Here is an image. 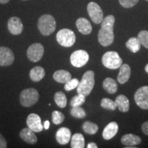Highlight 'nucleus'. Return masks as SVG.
Segmentation results:
<instances>
[{"label":"nucleus","mask_w":148,"mask_h":148,"mask_svg":"<svg viewBox=\"0 0 148 148\" xmlns=\"http://www.w3.org/2000/svg\"><path fill=\"white\" fill-rule=\"evenodd\" d=\"M115 18L113 15H108L101 22L98 33V41L103 47L110 45L114 41L113 27Z\"/></svg>","instance_id":"obj_1"},{"label":"nucleus","mask_w":148,"mask_h":148,"mask_svg":"<svg viewBox=\"0 0 148 148\" xmlns=\"http://www.w3.org/2000/svg\"><path fill=\"white\" fill-rule=\"evenodd\" d=\"M95 73L92 71H87L84 73L77 87V94L88 96L91 92L95 84Z\"/></svg>","instance_id":"obj_2"},{"label":"nucleus","mask_w":148,"mask_h":148,"mask_svg":"<svg viewBox=\"0 0 148 148\" xmlns=\"http://www.w3.org/2000/svg\"><path fill=\"white\" fill-rule=\"evenodd\" d=\"M56 27L55 18L51 14H43L38 21V28L43 36H49L54 32Z\"/></svg>","instance_id":"obj_3"},{"label":"nucleus","mask_w":148,"mask_h":148,"mask_svg":"<svg viewBox=\"0 0 148 148\" xmlns=\"http://www.w3.org/2000/svg\"><path fill=\"white\" fill-rule=\"evenodd\" d=\"M101 61L103 65L110 69H119L123 62L119 53L116 51H107L103 55Z\"/></svg>","instance_id":"obj_4"},{"label":"nucleus","mask_w":148,"mask_h":148,"mask_svg":"<svg viewBox=\"0 0 148 148\" xmlns=\"http://www.w3.org/2000/svg\"><path fill=\"white\" fill-rule=\"evenodd\" d=\"M39 99L38 92L35 88H26L20 94V103L24 107H31Z\"/></svg>","instance_id":"obj_5"},{"label":"nucleus","mask_w":148,"mask_h":148,"mask_svg":"<svg viewBox=\"0 0 148 148\" xmlns=\"http://www.w3.org/2000/svg\"><path fill=\"white\" fill-rule=\"evenodd\" d=\"M56 40L62 47H71L75 42V34L71 29L67 28L62 29L57 33Z\"/></svg>","instance_id":"obj_6"},{"label":"nucleus","mask_w":148,"mask_h":148,"mask_svg":"<svg viewBox=\"0 0 148 148\" xmlns=\"http://www.w3.org/2000/svg\"><path fill=\"white\" fill-rule=\"evenodd\" d=\"M89 60V55L86 51L79 49L71 53L70 61L72 65L75 67L79 68L84 66Z\"/></svg>","instance_id":"obj_7"},{"label":"nucleus","mask_w":148,"mask_h":148,"mask_svg":"<svg viewBox=\"0 0 148 148\" xmlns=\"http://www.w3.org/2000/svg\"><path fill=\"white\" fill-rule=\"evenodd\" d=\"M134 101L140 108L148 109V86L138 88L134 94Z\"/></svg>","instance_id":"obj_8"},{"label":"nucleus","mask_w":148,"mask_h":148,"mask_svg":"<svg viewBox=\"0 0 148 148\" xmlns=\"http://www.w3.org/2000/svg\"><path fill=\"white\" fill-rule=\"evenodd\" d=\"M87 11L90 18L96 24L101 23L103 19V13L101 7L97 3L90 2L87 5Z\"/></svg>","instance_id":"obj_9"},{"label":"nucleus","mask_w":148,"mask_h":148,"mask_svg":"<svg viewBox=\"0 0 148 148\" xmlns=\"http://www.w3.org/2000/svg\"><path fill=\"white\" fill-rule=\"evenodd\" d=\"M44 53V47L40 43L36 42L29 46L27 51V56L29 60L36 62L42 58Z\"/></svg>","instance_id":"obj_10"},{"label":"nucleus","mask_w":148,"mask_h":148,"mask_svg":"<svg viewBox=\"0 0 148 148\" xmlns=\"http://www.w3.org/2000/svg\"><path fill=\"white\" fill-rule=\"evenodd\" d=\"M14 56L10 48L0 47V66H9L13 63Z\"/></svg>","instance_id":"obj_11"},{"label":"nucleus","mask_w":148,"mask_h":148,"mask_svg":"<svg viewBox=\"0 0 148 148\" xmlns=\"http://www.w3.org/2000/svg\"><path fill=\"white\" fill-rule=\"evenodd\" d=\"M27 127L32 130L34 132H40L43 129V125H42L41 119L37 114L31 113L27 116L26 120Z\"/></svg>","instance_id":"obj_12"},{"label":"nucleus","mask_w":148,"mask_h":148,"mask_svg":"<svg viewBox=\"0 0 148 148\" xmlns=\"http://www.w3.org/2000/svg\"><path fill=\"white\" fill-rule=\"evenodd\" d=\"M8 29L12 34H21L23 29V25L21 19L16 16H12L9 18L8 21Z\"/></svg>","instance_id":"obj_13"},{"label":"nucleus","mask_w":148,"mask_h":148,"mask_svg":"<svg viewBox=\"0 0 148 148\" xmlns=\"http://www.w3.org/2000/svg\"><path fill=\"white\" fill-rule=\"evenodd\" d=\"M71 133L69 128L65 127H60L56 134V138L57 142L60 145H66L71 140Z\"/></svg>","instance_id":"obj_14"},{"label":"nucleus","mask_w":148,"mask_h":148,"mask_svg":"<svg viewBox=\"0 0 148 148\" xmlns=\"http://www.w3.org/2000/svg\"><path fill=\"white\" fill-rule=\"evenodd\" d=\"M121 143L123 145H125L127 148H133L135 147L134 145H137L141 142V138L138 136L132 134H127L123 135L121 137Z\"/></svg>","instance_id":"obj_15"},{"label":"nucleus","mask_w":148,"mask_h":148,"mask_svg":"<svg viewBox=\"0 0 148 148\" xmlns=\"http://www.w3.org/2000/svg\"><path fill=\"white\" fill-rule=\"evenodd\" d=\"M119 130V125L116 122L112 121L109 123L103 130L102 136L105 140H110L116 134Z\"/></svg>","instance_id":"obj_16"},{"label":"nucleus","mask_w":148,"mask_h":148,"mask_svg":"<svg viewBox=\"0 0 148 148\" xmlns=\"http://www.w3.org/2000/svg\"><path fill=\"white\" fill-rule=\"evenodd\" d=\"M76 27L79 32L84 35H88L92 32V25L85 18H79L76 21Z\"/></svg>","instance_id":"obj_17"},{"label":"nucleus","mask_w":148,"mask_h":148,"mask_svg":"<svg viewBox=\"0 0 148 148\" xmlns=\"http://www.w3.org/2000/svg\"><path fill=\"white\" fill-rule=\"evenodd\" d=\"M131 69L130 66L127 64H121L119 67V73L117 76V81L121 84H125L128 81L130 77Z\"/></svg>","instance_id":"obj_18"},{"label":"nucleus","mask_w":148,"mask_h":148,"mask_svg":"<svg viewBox=\"0 0 148 148\" xmlns=\"http://www.w3.org/2000/svg\"><path fill=\"white\" fill-rule=\"evenodd\" d=\"M20 137L29 144H35L37 142V137L34 132L29 127H25L20 132Z\"/></svg>","instance_id":"obj_19"},{"label":"nucleus","mask_w":148,"mask_h":148,"mask_svg":"<svg viewBox=\"0 0 148 148\" xmlns=\"http://www.w3.org/2000/svg\"><path fill=\"white\" fill-rule=\"evenodd\" d=\"M115 102L116 107L121 112H126L129 110L130 101L126 96L124 95H118L115 99Z\"/></svg>","instance_id":"obj_20"},{"label":"nucleus","mask_w":148,"mask_h":148,"mask_svg":"<svg viewBox=\"0 0 148 148\" xmlns=\"http://www.w3.org/2000/svg\"><path fill=\"white\" fill-rule=\"evenodd\" d=\"M53 77L57 82L65 84L71 79V74L66 70H58L53 74Z\"/></svg>","instance_id":"obj_21"},{"label":"nucleus","mask_w":148,"mask_h":148,"mask_svg":"<svg viewBox=\"0 0 148 148\" xmlns=\"http://www.w3.org/2000/svg\"><path fill=\"white\" fill-rule=\"evenodd\" d=\"M103 87L109 94L115 93L117 90V83L112 77H106L103 82Z\"/></svg>","instance_id":"obj_22"},{"label":"nucleus","mask_w":148,"mask_h":148,"mask_svg":"<svg viewBox=\"0 0 148 148\" xmlns=\"http://www.w3.org/2000/svg\"><path fill=\"white\" fill-rule=\"evenodd\" d=\"M45 70L41 66H35L30 70L29 77L33 82H39L45 77Z\"/></svg>","instance_id":"obj_23"},{"label":"nucleus","mask_w":148,"mask_h":148,"mask_svg":"<svg viewBox=\"0 0 148 148\" xmlns=\"http://www.w3.org/2000/svg\"><path fill=\"white\" fill-rule=\"evenodd\" d=\"M84 138L82 134L75 133L72 136L71 141V147L72 148H84Z\"/></svg>","instance_id":"obj_24"},{"label":"nucleus","mask_w":148,"mask_h":148,"mask_svg":"<svg viewBox=\"0 0 148 148\" xmlns=\"http://www.w3.org/2000/svg\"><path fill=\"white\" fill-rule=\"evenodd\" d=\"M125 45H126V47L130 51H131L133 53H136L140 50L141 44L138 40V38L132 37V38H129L126 43H125Z\"/></svg>","instance_id":"obj_25"},{"label":"nucleus","mask_w":148,"mask_h":148,"mask_svg":"<svg viewBox=\"0 0 148 148\" xmlns=\"http://www.w3.org/2000/svg\"><path fill=\"white\" fill-rule=\"evenodd\" d=\"M54 101L57 106L61 108H63L66 106L67 99L65 94L62 91H58L54 94Z\"/></svg>","instance_id":"obj_26"},{"label":"nucleus","mask_w":148,"mask_h":148,"mask_svg":"<svg viewBox=\"0 0 148 148\" xmlns=\"http://www.w3.org/2000/svg\"><path fill=\"white\" fill-rule=\"evenodd\" d=\"M82 129L85 133L88 134H95L97 132L98 127L97 125L90 121H85L82 125Z\"/></svg>","instance_id":"obj_27"},{"label":"nucleus","mask_w":148,"mask_h":148,"mask_svg":"<svg viewBox=\"0 0 148 148\" xmlns=\"http://www.w3.org/2000/svg\"><path fill=\"white\" fill-rule=\"evenodd\" d=\"M101 106L103 108L110 110H115L116 108H117L115 101L112 100V99H108V98H103V99H101Z\"/></svg>","instance_id":"obj_28"},{"label":"nucleus","mask_w":148,"mask_h":148,"mask_svg":"<svg viewBox=\"0 0 148 148\" xmlns=\"http://www.w3.org/2000/svg\"><path fill=\"white\" fill-rule=\"evenodd\" d=\"M70 113L73 117L77 118V119H83V118L86 117V116L85 110L82 108H81L80 106L73 107Z\"/></svg>","instance_id":"obj_29"},{"label":"nucleus","mask_w":148,"mask_h":148,"mask_svg":"<svg viewBox=\"0 0 148 148\" xmlns=\"http://www.w3.org/2000/svg\"><path fill=\"white\" fill-rule=\"evenodd\" d=\"M86 97L81 94H77V95L74 96L70 101V106L72 107L81 106L85 102Z\"/></svg>","instance_id":"obj_30"},{"label":"nucleus","mask_w":148,"mask_h":148,"mask_svg":"<svg viewBox=\"0 0 148 148\" xmlns=\"http://www.w3.org/2000/svg\"><path fill=\"white\" fill-rule=\"evenodd\" d=\"M51 116H52V122L56 125L60 124L64 120V115L60 111H53Z\"/></svg>","instance_id":"obj_31"},{"label":"nucleus","mask_w":148,"mask_h":148,"mask_svg":"<svg viewBox=\"0 0 148 148\" xmlns=\"http://www.w3.org/2000/svg\"><path fill=\"white\" fill-rule=\"evenodd\" d=\"M141 45L148 49V31L143 30L138 33L137 36Z\"/></svg>","instance_id":"obj_32"},{"label":"nucleus","mask_w":148,"mask_h":148,"mask_svg":"<svg viewBox=\"0 0 148 148\" xmlns=\"http://www.w3.org/2000/svg\"><path fill=\"white\" fill-rule=\"evenodd\" d=\"M79 83V81L77 78H73L71 79L70 80L68 81L67 82L65 83V85H64V88L66 91H70V90H72L75 88H76L78 86Z\"/></svg>","instance_id":"obj_33"},{"label":"nucleus","mask_w":148,"mask_h":148,"mask_svg":"<svg viewBox=\"0 0 148 148\" xmlns=\"http://www.w3.org/2000/svg\"><path fill=\"white\" fill-rule=\"evenodd\" d=\"M139 0H119V3L123 8H130L134 6Z\"/></svg>","instance_id":"obj_34"},{"label":"nucleus","mask_w":148,"mask_h":148,"mask_svg":"<svg viewBox=\"0 0 148 148\" xmlns=\"http://www.w3.org/2000/svg\"><path fill=\"white\" fill-rule=\"evenodd\" d=\"M7 147V143L5 138L0 133V148H5Z\"/></svg>","instance_id":"obj_35"},{"label":"nucleus","mask_w":148,"mask_h":148,"mask_svg":"<svg viewBox=\"0 0 148 148\" xmlns=\"http://www.w3.org/2000/svg\"><path fill=\"white\" fill-rule=\"evenodd\" d=\"M142 131H143L144 134L148 135V121L143 123V125H142Z\"/></svg>","instance_id":"obj_36"},{"label":"nucleus","mask_w":148,"mask_h":148,"mask_svg":"<svg viewBox=\"0 0 148 148\" xmlns=\"http://www.w3.org/2000/svg\"><path fill=\"white\" fill-rule=\"evenodd\" d=\"M87 148H97V145H96V143L91 142V143H88Z\"/></svg>","instance_id":"obj_37"},{"label":"nucleus","mask_w":148,"mask_h":148,"mask_svg":"<svg viewBox=\"0 0 148 148\" xmlns=\"http://www.w3.org/2000/svg\"><path fill=\"white\" fill-rule=\"evenodd\" d=\"M49 125H50V123H49V121H45V123H44V128L45 130L49 129Z\"/></svg>","instance_id":"obj_38"},{"label":"nucleus","mask_w":148,"mask_h":148,"mask_svg":"<svg viewBox=\"0 0 148 148\" xmlns=\"http://www.w3.org/2000/svg\"><path fill=\"white\" fill-rule=\"evenodd\" d=\"M10 0H0V3H2V4H5V3H7Z\"/></svg>","instance_id":"obj_39"},{"label":"nucleus","mask_w":148,"mask_h":148,"mask_svg":"<svg viewBox=\"0 0 148 148\" xmlns=\"http://www.w3.org/2000/svg\"><path fill=\"white\" fill-rule=\"evenodd\" d=\"M145 71L148 73V64H146V66H145Z\"/></svg>","instance_id":"obj_40"},{"label":"nucleus","mask_w":148,"mask_h":148,"mask_svg":"<svg viewBox=\"0 0 148 148\" xmlns=\"http://www.w3.org/2000/svg\"><path fill=\"white\" fill-rule=\"evenodd\" d=\"M22 1H27V0H22Z\"/></svg>","instance_id":"obj_41"},{"label":"nucleus","mask_w":148,"mask_h":148,"mask_svg":"<svg viewBox=\"0 0 148 148\" xmlns=\"http://www.w3.org/2000/svg\"><path fill=\"white\" fill-rule=\"evenodd\" d=\"M146 1H148V0H146Z\"/></svg>","instance_id":"obj_42"}]
</instances>
